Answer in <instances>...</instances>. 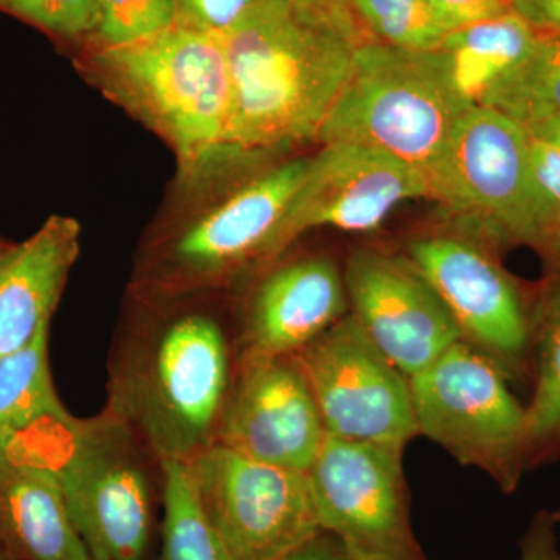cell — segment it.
I'll list each match as a JSON object with an SVG mask.
<instances>
[{
    "label": "cell",
    "instance_id": "6da1fadb",
    "mask_svg": "<svg viewBox=\"0 0 560 560\" xmlns=\"http://www.w3.org/2000/svg\"><path fill=\"white\" fill-rule=\"evenodd\" d=\"M231 113L223 156L318 138L371 33L348 2L257 0L223 36Z\"/></svg>",
    "mask_w": 560,
    "mask_h": 560
},
{
    "label": "cell",
    "instance_id": "7a4b0ae2",
    "mask_svg": "<svg viewBox=\"0 0 560 560\" xmlns=\"http://www.w3.org/2000/svg\"><path fill=\"white\" fill-rule=\"evenodd\" d=\"M237 353L209 313L143 319L110 349L106 410L158 464L187 463L215 444Z\"/></svg>",
    "mask_w": 560,
    "mask_h": 560
},
{
    "label": "cell",
    "instance_id": "3957f363",
    "mask_svg": "<svg viewBox=\"0 0 560 560\" xmlns=\"http://www.w3.org/2000/svg\"><path fill=\"white\" fill-rule=\"evenodd\" d=\"M98 86L156 131L194 175L223 158L231 77L223 38L173 24L91 58Z\"/></svg>",
    "mask_w": 560,
    "mask_h": 560
},
{
    "label": "cell",
    "instance_id": "277c9868",
    "mask_svg": "<svg viewBox=\"0 0 560 560\" xmlns=\"http://www.w3.org/2000/svg\"><path fill=\"white\" fill-rule=\"evenodd\" d=\"M474 105L453 79L444 50L370 39L357 50L316 140L383 151L427 175Z\"/></svg>",
    "mask_w": 560,
    "mask_h": 560
},
{
    "label": "cell",
    "instance_id": "5b68a950",
    "mask_svg": "<svg viewBox=\"0 0 560 560\" xmlns=\"http://www.w3.org/2000/svg\"><path fill=\"white\" fill-rule=\"evenodd\" d=\"M529 132L499 110L470 106L427 172L430 198L493 245L550 249L560 224L530 171Z\"/></svg>",
    "mask_w": 560,
    "mask_h": 560
},
{
    "label": "cell",
    "instance_id": "8992f818",
    "mask_svg": "<svg viewBox=\"0 0 560 560\" xmlns=\"http://www.w3.org/2000/svg\"><path fill=\"white\" fill-rule=\"evenodd\" d=\"M55 429L61 434L58 451L28 452L55 471L91 559L143 560L153 530L150 453L106 408L94 418L55 423Z\"/></svg>",
    "mask_w": 560,
    "mask_h": 560
},
{
    "label": "cell",
    "instance_id": "52a82bcc",
    "mask_svg": "<svg viewBox=\"0 0 560 560\" xmlns=\"http://www.w3.org/2000/svg\"><path fill=\"white\" fill-rule=\"evenodd\" d=\"M499 364L459 340L410 378L419 434L514 493L529 470L526 405Z\"/></svg>",
    "mask_w": 560,
    "mask_h": 560
},
{
    "label": "cell",
    "instance_id": "ba28073f",
    "mask_svg": "<svg viewBox=\"0 0 560 560\" xmlns=\"http://www.w3.org/2000/svg\"><path fill=\"white\" fill-rule=\"evenodd\" d=\"M186 466L231 560H280L323 530L307 474L257 463L220 444Z\"/></svg>",
    "mask_w": 560,
    "mask_h": 560
},
{
    "label": "cell",
    "instance_id": "9c48e42d",
    "mask_svg": "<svg viewBox=\"0 0 560 560\" xmlns=\"http://www.w3.org/2000/svg\"><path fill=\"white\" fill-rule=\"evenodd\" d=\"M401 455L327 436L307 471L320 529L355 560H429L412 529Z\"/></svg>",
    "mask_w": 560,
    "mask_h": 560
},
{
    "label": "cell",
    "instance_id": "30bf717a",
    "mask_svg": "<svg viewBox=\"0 0 560 560\" xmlns=\"http://www.w3.org/2000/svg\"><path fill=\"white\" fill-rule=\"evenodd\" d=\"M294 359L311 385L327 436L400 451L419 436L410 378L372 342L352 313Z\"/></svg>",
    "mask_w": 560,
    "mask_h": 560
},
{
    "label": "cell",
    "instance_id": "8fae6325",
    "mask_svg": "<svg viewBox=\"0 0 560 560\" xmlns=\"http://www.w3.org/2000/svg\"><path fill=\"white\" fill-rule=\"evenodd\" d=\"M311 158H300L250 180L154 254L149 285L179 296L224 282L249 265L265 267L268 243L300 190Z\"/></svg>",
    "mask_w": 560,
    "mask_h": 560
},
{
    "label": "cell",
    "instance_id": "7c38bea8",
    "mask_svg": "<svg viewBox=\"0 0 560 560\" xmlns=\"http://www.w3.org/2000/svg\"><path fill=\"white\" fill-rule=\"evenodd\" d=\"M458 324L460 338L495 361L510 381H533L534 311L521 287L480 245L458 235H431L408 246Z\"/></svg>",
    "mask_w": 560,
    "mask_h": 560
},
{
    "label": "cell",
    "instance_id": "4fadbf2b",
    "mask_svg": "<svg viewBox=\"0 0 560 560\" xmlns=\"http://www.w3.org/2000/svg\"><path fill=\"white\" fill-rule=\"evenodd\" d=\"M415 198H430L429 180L407 162L352 143L323 145L268 243L265 267L308 230L372 231Z\"/></svg>",
    "mask_w": 560,
    "mask_h": 560
},
{
    "label": "cell",
    "instance_id": "5bb4252c",
    "mask_svg": "<svg viewBox=\"0 0 560 560\" xmlns=\"http://www.w3.org/2000/svg\"><path fill=\"white\" fill-rule=\"evenodd\" d=\"M326 438L318 404L294 355L237 360L215 444L307 474Z\"/></svg>",
    "mask_w": 560,
    "mask_h": 560
},
{
    "label": "cell",
    "instance_id": "9a60e30c",
    "mask_svg": "<svg viewBox=\"0 0 560 560\" xmlns=\"http://www.w3.org/2000/svg\"><path fill=\"white\" fill-rule=\"evenodd\" d=\"M342 276L352 315L408 378L463 340L447 305L410 257L359 249Z\"/></svg>",
    "mask_w": 560,
    "mask_h": 560
},
{
    "label": "cell",
    "instance_id": "2e32d148",
    "mask_svg": "<svg viewBox=\"0 0 560 560\" xmlns=\"http://www.w3.org/2000/svg\"><path fill=\"white\" fill-rule=\"evenodd\" d=\"M345 315V276L330 257L280 265L250 298L235 348L237 360L296 355Z\"/></svg>",
    "mask_w": 560,
    "mask_h": 560
},
{
    "label": "cell",
    "instance_id": "e0dca14e",
    "mask_svg": "<svg viewBox=\"0 0 560 560\" xmlns=\"http://www.w3.org/2000/svg\"><path fill=\"white\" fill-rule=\"evenodd\" d=\"M80 235L79 221L51 215L0 261V353L24 348L49 329L79 259Z\"/></svg>",
    "mask_w": 560,
    "mask_h": 560
},
{
    "label": "cell",
    "instance_id": "ac0fdd59",
    "mask_svg": "<svg viewBox=\"0 0 560 560\" xmlns=\"http://www.w3.org/2000/svg\"><path fill=\"white\" fill-rule=\"evenodd\" d=\"M0 530L14 560H92L49 464L0 445Z\"/></svg>",
    "mask_w": 560,
    "mask_h": 560
},
{
    "label": "cell",
    "instance_id": "d6986e66",
    "mask_svg": "<svg viewBox=\"0 0 560 560\" xmlns=\"http://www.w3.org/2000/svg\"><path fill=\"white\" fill-rule=\"evenodd\" d=\"M537 38L539 33L510 10L492 20L456 28L441 49L447 54L460 92L477 105L490 84L528 57Z\"/></svg>",
    "mask_w": 560,
    "mask_h": 560
},
{
    "label": "cell",
    "instance_id": "ffe728a7",
    "mask_svg": "<svg viewBox=\"0 0 560 560\" xmlns=\"http://www.w3.org/2000/svg\"><path fill=\"white\" fill-rule=\"evenodd\" d=\"M70 418L51 381L49 329L24 348L0 353V445Z\"/></svg>",
    "mask_w": 560,
    "mask_h": 560
},
{
    "label": "cell",
    "instance_id": "44dd1931",
    "mask_svg": "<svg viewBox=\"0 0 560 560\" xmlns=\"http://www.w3.org/2000/svg\"><path fill=\"white\" fill-rule=\"evenodd\" d=\"M533 396L526 405L529 469L560 456V282L534 311Z\"/></svg>",
    "mask_w": 560,
    "mask_h": 560
},
{
    "label": "cell",
    "instance_id": "7402d4cb",
    "mask_svg": "<svg viewBox=\"0 0 560 560\" xmlns=\"http://www.w3.org/2000/svg\"><path fill=\"white\" fill-rule=\"evenodd\" d=\"M477 105L525 130L560 117V32L539 35L528 57L482 92Z\"/></svg>",
    "mask_w": 560,
    "mask_h": 560
},
{
    "label": "cell",
    "instance_id": "603a6c76",
    "mask_svg": "<svg viewBox=\"0 0 560 560\" xmlns=\"http://www.w3.org/2000/svg\"><path fill=\"white\" fill-rule=\"evenodd\" d=\"M160 469L164 504L160 560H231L202 512L186 463L168 460Z\"/></svg>",
    "mask_w": 560,
    "mask_h": 560
},
{
    "label": "cell",
    "instance_id": "cb8c5ba5",
    "mask_svg": "<svg viewBox=\"0 0 560 560\" xmlns=\"http://www.w3.org/2000/svg\"><path fill=\"white\" fill-rule=\"evenodd\" d=\"M372 38L408 50H438L453 32L430 0H346Z\"/></svg>",
    "mask_w": 560,
    "mask_h": 560
},
{
    "label": "cell",
    "instance_id": "d4e9b609",
    "mask_svg": "<svg viewBox=\"0 0 560 560\" xmlns=\"http://www.w3.org/2000/svg\"><path fill=\"white\" fill-rule=\"evenodd\" d=\"M175 22L173 0H101V21L95 35L101 47L127 46Z\"/></svg>",
    "mask_w": 560,
    "mask_h": 560
},
{
    "label": "cell",
    "instance_id": "484cf974",
    "mask_svg": "<svg viewBox=\"0 0 560 560\" xmlns=\"http://www.w3.org/2000/svg\"><path fill=\"white\" fill-rule=\"evenodd\" d=\"M0 9L62 38L91 35L101 21V0H0Z\"/></svg>",
    "mask_w": 560,
    "mask_h": 560
},
{
    "label": "cell",
    "instance_id": "4316f807",
    "mask_svg": "<svg viewBox=\"0 0 560 560\" xmlns=\"http://www.w3.org/2000/svg\"><path fill=\"white\" fill-rule=\"evenodd\" d=\"M176 24L223 36L257 0H173Z\"/></svg>",
    "mask_w": 560,
    "mask_h": 560
},
{
    "label": "cell",
    "instance_id": "83f0119b",
    "mask_svg": "<svg viewBox=\"0 0 560 560\" xmlns=\"http://www.w3.org/2000/svg\"><path fill=\"white\" fill-rule=\"evenodd\" d=\"M529 156L534 180L560 224V149L530 138Z\"/></svg>",
    "mask_w": 560,
    "mask_h": 560
},
{
    "label": "cell",
    "instance_id": "f1b7e54d",
    "mask_svg": "<svg viewBox=\"0 0 560 560\" xmlns=\"http://www.w3.org/2000/svg\"><path fill=\"white\" fill-rule=\"evenodd\" d=\"M556 529L551 511H537L518 539V560H560Z\"/></svg>",
    "mask_w": 560,
    "mask_h": 560
},
{
    "label": "cell",
    "instance_id": "f546056e",
    "mask_svg": "<svg viewBox=\"0 0 560 560\" xmlns=\"http://www.w3.org/2000/svg\"><path fill=\"white\" fill-rule=\"evenodd\" d=\"M430 3L452 25L453 31L492 20L511 10L510 0H430Z\"/></svg>",
    "mask_w": 560,
    "mask_h": 560
},
{
    "label": "cell",
    "instance_id": "4dcf8cb0",
    "mask_svg": "<svg viewBox=\"0 0 560 560\" xmlns=\"http://www.w3.org/2000/svg\"><path fill=\"white\" fill-rule=\"evenodd\" d=\"M511 10L539 35L560 32V0H510Z\"/></svg>",
    "mask_w": 560,
    "mask_h": 560
},
{
    "label": "cell",
    "instance_id": "1f68e13d",
    "mask_svg": "<svg viewBox=\"0 0 560 560\" xmlns=\"http://www.w3.org/2000/svg\"><path fill=\"white\" fill-rule=\"evenodd\" d=\"M280 560H355L337 537L320 530L313 539Z\"/></svg>",
    "mask_w": 560,
    "mask_h": 560
},
{
    "label": "cell",
    "instance_id": "d6a6232c",
    "mask_svg": "<svg viewBox=\"0 0 560 560\" xmlns=\"http://www.w3.org/2000/svg\"><path fill=\"white\" fill-rule=\"evenodd\" d=\"M526 131L529 132L530 138L551 143V145L560 149V117L555 120L545 121V124L539 125V127H534Z\"/></svg>",
    "mask_w": 560,
    "mask_h": 560
},
{
    "label": "cell",
    "instance_id": "836d02e7",
    "mask_svg": "<svg viewBox=\"0 0 560 560\" xmlns=\"http://www.w3.org/2000/svg\"><path fill=\"white\" fill-rule=\"evenodd\" d=\"M547 256L550 257L551 261L560 265V234L555 238L550 249H548Z\"/></svg>",
    "mask_w": 560,
    "mask_h": 560
},
{
    "label": "cell",
    "instance_id": "e575fe53",
    "mask_svg": "<svg viewBox=\"0 0 560 560\" xmlns=\"http://www.w3.org/2000/svg\"><path fill=\"white\" fill-rule=\"evenodd\" d=\"M0 560H14L7 547L5 539H3L2 530H0Z\"/></svg>",
    "mask_w": 560,
    "mask_h": 560
},
{
    "label": "cell",
    "instance_id": "d590c367",
    "mask_svg": "<svg viewBox=\"0 0 560 560\" xmlns=\"http://www.w3.org/2000/svg\"><path fill=\"white\" fill-rule=\"evenodd\" d=\"M11 248H13V243L0 241V261H2L3 257H5L7 254L10 253Z\"/></svg>",
    "mask_w": 560,
    "mask_h": 560
},
{
    "label": "cell",
    "instance_id": "8d00e7d4",
    "mask_svg": "<svg viewBox=\"0 0 560 560\" xmlns=\"http://www.w3.org/2000/svg\"><path fill=\"white\" fill-rule=\"evenodd\" d=\"M552 518H555L556 525L560 526V508L559 510L551 511Z\"/></svg>",
    "mask_w": 560,
    "mask_h": 560
},
{
    "label": "cell",
    "instance_id": "74e56055",
    "mask_svg": "<svg viewBox=\"0 0 560 560\" xmlns=\"http://www.w3.org/2000/svg\"><path fill=\"white\" fill-rule=\"evenodd\" d=\"M335 2H346V0H335Z\"/></svg>",
    "mask_w": 560,
    "mask_h": 560
}]
</instances>
